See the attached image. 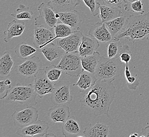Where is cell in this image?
I'll use <instances>...</instances> for the list:
<instances>
[{
	"mask_svg": "<svg viewBox=\"0 0 149 137\" xmlns=\"http://www.w3.org/2000/svg\"><path fill=\"white\" fill-rule=\"evenodd\" d=\"M39 52H42L46 59L50 62L57 60L66 53L63 48L52 42L45 46Z\"/></svg>",
	"mask_w": 149,
	"mask_h": 137,
	"instance_id": "obj_22",
	"label": "cell"
},
{
	"mask_svg": "<svg viewBox=\"0 0 149 137\" xmlns=\"http://www.w3.org/2000/svg\"><path fill=\"white\" fill-rule=\"evenodd\" d=\"M79 0H49L47 5L56 12L70 11L80 4Z\"/></svg>",
	"mask_w": 149,
	"mask_h": 137,
	"instance_id": "obj_20",
	"label": "cell"
},
{
	"mask_svg": "<svg viewBox=\"0 0 149 137\" xmlns=\"http://www.w3.org/2000/svg\"><path fill=\"white\" fill-rule=\"evenodd\" d=\"M14 66V61L9 51L4 52L0 59V77H9Z\"/></svg>",
	"mask_w": 149,
	"mask_h": 137,
	"instance_id": "obj_26",
	"label": "cell"
},
{
	"mask_svg": "<svg viewBox=\"0 0 149 137\" xmlns=\"http://www.w3.org/2000/svg\"><path fill=\"white\" fill-rule=\"evenodd\" d=\"M26 28L25 23L23 22H19L13 20L8 24L7 29L4 32L5 37L4 41L6 43L9 42L15 37H18L23 34Z\"/></svg>",
	"mask_w": 149,
	"mask_h": 137,
	"instance_id": "obj_21",
	"label": "cell"
},
{
	"mask_svg": "<svg viewBox=\"0 0 149 137\" xmlns=\"http://www.w3.org/2000/svg\"><path fill=\"white\" fill-rule=\"evenodd\" d=\"M138 1H142V0H124V2L125 3H132Z\"/></svg>",
	"mask_w": 149,
	"mask_h": 137,
	"instance_id": "obj_40",
	"label": "cell"
},
{
	"mask_svg": "<svg viewBox=\"0 0 149 137\" xmlns=\"http://www.w3.org/2000/svg\"><path fill=\"white\" fill-rule=\"evenodd\" d=\"M122 15L121 8L113 7L103 5L100 6V14L98 17L100 18L101 22L105 23Z\"/></svg>",
	"mask_w": 149,
	"mask_h": 137,
	"instance_id": "obj_23",
	"label": "cell"
},
{
	"mask_svg": "<svg viewBox=\"0 0 149 137\" xmlns=\"http://www.w3.org/2000/svg\"><path fill=\"white\" fill-rule=\"evenodd\" d=\"M127 17L126 16H120L115 19L105 23L106 27L111 33L114 39L118 35L123 31L126 28Z\"/></svg>",
	"mask_w": 149,
	"mask_h": 137,
	"instance_id": "obj_24",
	"label": "cell"
},
{
	"mask_svg": "<svg viewBox=\"0 0 149 137\" xmlns=\"http://www.w3.org/2000/svg\"><path fill=\"white\" fill-rule=\"evenodd\" d=\"M59 21L69 26L74 30H79L82 20L80 13L74 10L70 11L57 12Z\"/></svg>",
	"mask_w": 149,
	"mask_h": 137,
	"instance_id": "obj_15",
	"label": "cell"
},
{
	"mask_svg": "<svg viewBox=\"0 0 149 137\" xmlns=\"http://www.w3.org/2000/svg\"><path fill=\"white\" fill-rule=\"evenodd\" d=\"M148 1H149V0H148Z\"/></svg>",
	"mask_w": 149,
	"mask_h": 137,
	"instance_id": "obj_43",
	"label": "cell"
},
{
	"mask_svg": "<svg viewBox=\"0 0 149 137\" xmlns=\"http://www.w3.org/2000/svg\"><path fill=\"white\" fill-rule=\"evenodd\" d=\"M139 136V134L138 133H134V134H131L129 136V137H137Z\"/></svg>",
	"mask_w": 149,
	"mask_h": 137,
	"instance_id": "obj_41",
	"label": "cell"
},
{
	"mask_svg": "<svg viewBox=\"0 0 149 137\" xmlns=\"http://www.w3.org/2000/svg\"><path fill=\"white\" fill-rule=\"evenodd\" d=\"M126 85L131 90H136L140 83V80L138 78L137 74L135 76L131 75L129 77H126Z\"/></svg>",
	"mask_w": 149,
	"mask_h": 137,
	"instance_id": "obj_36",
	"label": "cell"
},
{
	"mask_svg": "<svg viewBox=\"0 0 149 137\" xmlns=\"http://www.w3.org/2000/svg\"><path fill=\"white\" fill-rule=\"evenodd\" d=\"M119 58L122 62L125 63L126 65H129V62L132 58V52L127 44H124L123 46Z\"/></svg>",
	"mask_w": 149,
	"mask_h": 137,
	"instance_id": "obj_35",
	"label": "cell"
},
{
	"mask_svg": "<svg viewBox=\"0 0 149 137\" xmlns=\"http://www.w3.org/2000/svg\"><path fill=\"white\" fill-rule=\"evenodd\" d=\"M140 137H149V126L142 129Z\"/></svg>",
	"mask_w": 149,
	"mask_h": 137,
	"instance_id": "obj_39",
	"label": "cell"
},
{
	"mask_svg": "<svg viewBox=\"0 0 149 137\" xmlns=\"http://www.w3.org/2000/svg\"><path fill=\"white\" fill-rule=\"evenodd\" d=\"M97 81L95 73L84 70L79 75L77 82L73 86H77L79 91L85 93L92 88Z\"/></svg>",
	"mask_w": 149,
	"mask_h": 137,
	"instance_id": "obj_19",
	"label": "cell"
},
{
	"mask_svg": "<svg viewBox=\"0 0 149 137\" xmlns=\"http://www.w3.org/2000/svg\"><path fill=\"white\" fill-rule=\"evenodd\" d=\"M42 63L40 58L34 55L26 60L21 64L16 66L15 71L17 74L24 77H35L38 72L42 68Z\"/></svg>",
	"mask_w": 149,
	"mask_h": 137,
	"instance_id": "obj_10",
	"label": "cell"
},
{
	"mask_svg": "<svg viewBox=\"0 0 149 137\" xmlns=\"http://www.w3.org/2000/svg\"><path fill=\"white\" fill-rule=\"evenodd\" d=\"M149 34V12L143 15H131L127 17L126 28L113 40L122 39L135 43L143 40Z\"/></svg>",
	"mask_w": 149,
	"mask_h": 137,
	"instance_id": "obj_2",
	"label": "cell"
},
{
	"mask_svg": "<svg viewBox=\"0 0 149 137\" xmlns=\"http://www.w3.org/2000/svg\"><path fill=\"white\" fill-rule=\"evenodd\" d=\"M62 132L65 137H79L81 134L80 127L74 118H69L62 126Z\"/></svg>",
	"mask_w": 149,
	"mask_h": 137,
	"instance_id": "obj_25",
	"label": "cell"
},
{
	"mask_svg": "<svg viewBox=\"0 0 149 137\" xmlns=\"http://www.w3.org/2000/svg\"><path fill=\"white\" fill-rule=\"evenodd\" d=\"M33 12L30 10V8L21 4L19 7L17 9L16 13H12L11 16L18 20H31L32 19Z\"/></svg>",
	"mask_w": 149,
	"mask_h": 137,
	"instance_id": "obj_30",
	"label": "cell"
},
{
	"mask_svg": "<svg viewBox=\"0 0 149 137\" xmlns=\"http://www.w3.org/2000/svg\"><path fill=\"white\" fill-rule=\"evenodd\" d=\"M45 70L47 77L53 82H56L59 80L63 72L61 69L58 68L55 65L46 66Z\"/></svg>",
	"mask_w": 149,
	"mask_h": 137,
	"instance_id": "obj_32",
	"label": "cell"
},
{
	"mask_svg": "<svg viewBox=\"0 0 149 137\" xmlns=\"http://www.w3.org/2000/svg\"><path fill=\"white\" fill-rule=\"evenodd\" d=\"M34 77L33 86L39 97L42 98L47 94L52 93L54 89L55 82L51 81L47 77L45 68L40 69Z\"/></svg>",
	"mask_w": 149,
	"mask_h": 137,
	"instance_id": "obj_9",
	"label": "cell"
},
{
	"mask_svg": "<svg viewBox=\"0 0 149 137\" xmlns=\"http://www.w3.org/2000/svg\"><path fill=\"white\" fill-rule=\"evenodd\" d=\"M15 52L18 57L21 59H26L30 57L39 50L26 42L18 43L15 47Z\"/></svg>",
	"mask_w": 149,
	"mask_h": 137,
	"instance_id": "obj_28",
	"label": "cell"
},
{
	"mask_svg": "<svg viewBox=\"0 0 149 137\" xmlns=\"http://www.w3.org/2000/svg\"><path fill=\"white\" fill-rule=\"evenodd\" d=\"M39 113L37 109L34 106L26 107V108L12 114V119L15 126L19 128L24 127L37 121Z\"/></svg>",
	"mask_w": 149,
	"mask_h": 137,
	"instance_id": "obj_8",
	"label": "cell"
},
{
	"mask_svg": "<svg viewBox=\"0 0 149 137\" xmlns=\"http://www.w3.org/2000/svg\"><path fill=\"white\" fill-rule=\"evenodd\" d=\"M91 12L92 15L94 17H98L100 14V8L101 5L97 0H83Z\"/></svg>",
	"mask_w": 149,
	"mask_h": 137,
	"instance_id": "obj_34",
	"label": "cell"
},
{
	"mask_svg": "<svg viewBox=\"0 0 149 137\" xmlns=\"http://www.w3.org/2000/svg\"><path fill=\"white\" fill-rule=\"evenodd\" d=\"M11 88V85L6 84L4 80L0 81V99L3 100L7 97L9 91Z\"/></svg>",
	"mask_w": 149,
	"mask_h": 137,
	"instance_id": "obj_37",
	"label": "cell"
},
{
	"mask_svg": "<svg viewBox=\"0 0 149 137\" xmlns=\"http://www.w3.org/2000/svg\"><path fill=\"white\" fill-rule=\"evenodd\" d=\"M37 96L33 85L29 84L22 86L17 84L12 87L4 99L6 103L18 102L25 104L26 107H30L37 104Z\"/></svg>",
	"mask_w": 149,
	"mask_h": 137,
	"instance_id": "obj_4",
	"label": "cell"
},
{
	"mask_svg": "<svg viewBox=\"0 0 149 137\" xmlns=\"http://www.w3.org/2000/svg\"><path fill=\"white\" fill-rule=\"evenodd\" d=\"M83 35L79 30H75L68 36L59 39L57 45L63 48L66 52L78 51Z\"/></svg>",
	"mask_w": 149,
	"mask_h": 137,
	"instance_id": "obj_12",
	"label": "cell"
},
{
	"mask_svg": "<svg viewBox=\"0 0 149 137\" xmlns=\"http://www.w3.org/2000/svg\"><path fill=\"white\" fill-rule=\"evenodd\" d=\"M49 123L43 120H37L24 127L19 128L16 134L21 137H42L48 134Z\"/></svg>",
	"mask_w": 149,
	"mask_h": 137,
	"instance_id": "obj_11",
	"label": "cell"
},
{
	"mask_svg": "<svg viewBox=\"0 0 149 137\" xmlns=\"http://www.w3.org/2000/svg\"><path fill=\"white\" fill-rule=\"evenodd\" d=\"M146 39L147 40H148V41H149V34L147 36V37H146Z\"/></svg>",
	"mask_w": 149,
	"mask_h": 137,
	"instance_id": "obj_42",
	"label": "cell"
},
{
	"mask_svg": "<svg viewBox=\"0 0 149 137\" xmlns=\"http://www.w3.org/2000/svg\"><path fill=\"white\" fill-rule=\"evenodd\" d=\"M124 9L127 11H131L133 13L143 15L145 13L143 10V4L142 1H138L132 3H126L124 5Z\"/></svg>",
	"mask_w": 149,
	"mask_h": 137,
	"instance_id": "obj_33",
	"label": "cell"
},
{
	"mask_svg": "<svg viewBox=\"0 0 149 137\" xmlns=\"http://www.w3.org/2000/svg\"><path fill=\"white\" fill-rule=\"evenodd\" d=\"M100 57V53L97 51L92 55L81 57V64L84 70L95 73Z\"/></svg>",
	"mask_w": 149,
	"mask_h": 137,
	"instance_id": "obj_27",
	"label": "cell"
},
{
	"mask_svg": "<svg viewBox=\"0 0 149 137\" xmlns=\"http://www.w3.org/2000/svg\"><path fill=\"white\" fill-rule=\"evenodd\" d=\"M50 100L54 106L62 105L72 101V97L70 91L69 81H58L55 83Z\"/></svg>",
	"mask_w": 149,
	"mask_h": 137,
	"instance_id": "obj_7",
	"label": "cell"
},
{
	"mask_svg": "<svg viewBox=\"0 0 149 137\" xmlns=\"http://www.w3.org/2000/svg\"><path fill=\"white\" fill-rule=\"evenodd\" d=\"M47 115L54 123H64L70 117V112L68 106L57 105L49 109Z\"/></svg>",
	"mask_w": 149,
	"mask_h": 137,
	"instance_id": "obj_17",
	"label": "cell"
},
{
	"mask_svg": "<svg viewBox=\"0 0 149 137\" xmlns=\"http://www.w3.org/2000/svg\"><path fill=\"white\" fill-rule=\"evenodd\" d=\"M56 66L72 77H78L84 71L78 52H66Z\"/></svg>",
	"mask_w": 149,
	"mask_h": 137,
	"instance_id": "obj_5",
	"label": "cell"
},
{
	"mask_svg": "<svg viewBox=\"0 0 149 137\" xmlns=\"http://www.w3.org/2000/svg\"><path fill=\"white\" fill-rule=\"evenodd\" d=\"M54 30L55 37L52 40V42L57 39H61L66 37L75 31L69 26L59 21L53 29Z\"/></svg>",
	"mask_w": 149,
	"mask_h": 137,
	"instance_id": "obj_29",
	"label": "cell"
},
{
	"mask_svg": "<svg viewBox=\"0 0 149 137\" xmlns=\"http://www.w3.org/2000/svg\"><path fill=\"white\" fill-rule=\"evenodd\" d=\"M116 92L113 82L97 80L95 86L84 93L80 104L91 109L96 117L101 114L109 117V109L115 98Z\"/></svg>",
	"mask_w": 149,
	"mask_h": 137,
	"instance_id": "obj_1",
	"label": "cell"
},
{
	"mask_svg": "<svg viewBox=\"0 0 149 137\" xmlns=\"http://www.w3.org/2000/svg\"><path fill=\"white\" fill-rule=\"evenodd\" d=\"M52 30L42 26L36 28L34 30L33 45L37 49H42L45 46L52 43V40L55 37Z\"/></svg>",
	"mask_w": 149,
	"mask_h": 137,
	"instance_id": "obj_13",
	"label": "cell"
},
{
	"mask_svg": "<svg viewBox=\"0 0 149 137\" xmlns=\"http://www.w3.org/2000/svg\"><path fill=\"white\" fill-rule=\"evenodd\" d=\"M38 9L39 14L35 18V26L53 30L59 22L56 12L43 2L38 6Z\"/></svg>",
	"mask_w": 149,
	"mask_h": 137,
	"instance_id": "obj_6",
	"label": "cell"
},
{
	"mask_svg": "<svg viewBox=\"0 0 149 137\" xmlns=\"http://www.w3.org/2000/svg\"><path fill=\"white\" fill-rule=\"evenodd\" d=\"M88 34L103 42H109L113 40L112 34L105 24L102 22H97L92 26L89 30Z\"/></svg>",
	"mask_w": 149,
	"mask_h": 137,
	"instance_id": "obj_18",
	"label": "cell"
},
{
	"mask_svg": "<svg viewBox=\"0 0 149 137\" xmlns=\"http://www.w3.org/2000/svg\"><path fill=\"white\" fill-rule=\"evenodd\" d=\"M123 46L120 40H112L107 46L108 57L110 59L118 58Z\"/></svg>",
	"mask_w": 149,
	"mask_h": 137,
	"instance_id": "obj_31",
	"label": "cell"
},
{
	"mask_svg": "<svg viewBox=\"0 0 149 137\" xmlns=\"http://www.w3.org/2000/svg\"><path fill=\"white\" fill-rule=\"evenodd\" d=\"M104 5L121 8L122 4L124 2V0H103Z\"/></svg>",
	"mask_w": 149,
	"mask_h": 137,
	"instance_id": "obj_38",
	"label": "cell"
},
{
	"mask_svg": "<svg viewBox=\"0 0 149 137\" xmlns=\"http://www.w3.org/2000/svg\"><path fill=\"white\" fill-rule=\"evenodd\" d=\"M82 134L79 137H108L109 136V127L98 122L90 123L84 128Z\"/></svg>",
	"mask_w": 149,
	"mask_h": 137,
	"instance_id": "obj_16",
	"label": "cell"
},
{
	"mask_svg": "<svg viewBox=\"0 0 149 137\" xmlns=\"http://www.w3.org/2000/svg\"><path fill=\"white\" fill-rule=\"evenodd\" d=\"M125 68L119 57L110 59L100 56L95 74L98 80L113 82L123 74Z\"/></svg>",
	"mask_w": 149,
	"mask_h": 137,
	"instance_id": "obj_3",
	"label": "cell"
},
{
	"mask_svg": "<svg viewBox=\"0 0 149 137\" xmlns=\"http://www.w3.org/2000/svg\"><path fill=\"white\" fill-rule=\"evenodd\" d=\"M99 41L89 34H83L78 49L80 57H85L94 54L100 47Z\"/></svg>",
	"mask_w": 149,
	"mask_h": 137,
	"instance_id": "obj_14",
	"label": "cell"
}]
</instances>
